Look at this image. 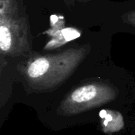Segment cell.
I'll use <instances>...</instances> for the list:
<instances>
[{
	"mask_svg": "<svg viewBox=\"0 0 135 135\" xmlns=\"http://www.w3.org/2000/svg\"><path fill=\"white\" fill-rule=\"evenodd\" d=\"M92 51L89 44L51 54L31 52L18 60L15 78L24 103L36 111L52 95L85 74L80 69Z\"/></svg>",
	"mask_w": 135,
	"mask_h": 135,
	"instance_id": "obj_2",
	"label": "cell"
},
{
	"mask_svg": "<svg viewBox=\"0 0 135 135\" xmlns=\"http://www.w3.org/2000/svg\"><path fill=\"white\" fill-rule=\"evenodd\" d=\"M81 36V32L79 29L73 27H64L51 36V38L44 46V50L51 51L59 48L70 41L79 38Z\"/></svg>",
	"mask_w": 135,
	"mask_h": 135,
	"instance_id": "obj_4",
	"label": "cell"
},
{
	"mask_svg": "<svg viewBox=\"0 0 135 135\" xmlns=\"http://www.w3.org/2000/svg\"><path fill=\"white\" fill-rule=\"evenodd\" d=\"M0 51L2 58L19 60L32 52L28 23L16 0H0Z\"/></svg>",
	"mask_w": 135,
	"mask_h": 135,
	"instance_id": "obj_3",
	"label": "cell"
},
{
	"mask_svg": "<svg viewBox=\"0 0 135 135\" xmlns=\"http://www.w3.org/2000/svg\"><path fill=\"white\" fill-rule=\"evenodd\" d=\"M99 118L101 119V127L106 133L118 132L124 126V120L121 111L104 109L100 112Z\"/></svg>",
	"mask_w": 135,
	"mask_h": 135,
	"instance_id": "obj_5",
	"label": "cell"
},
{
	"mask_svg": "<svg viewBox=\"0 0 135 135\" xmlns=\"http://www.w3.org/2000/svg\"><path fill=\"white\" fill-rule=\"evenodd\" d=\"M135 100V81L124 76L85 74L49 97L37 110L40 120L59 131L90 123L104 109L124 111Z\"/></svg>",
	"mask_w": 135,
	"mask_h": 135,
	"instance_id": "obj_1",
	"label": "cell"
},
{
	"mask_svg": "<svg viewBox=\"0 0 135 135\" xmlns=\"http://www.w3.org/2000/svg\"><path fill=\"white\" fill-rule=\"evenodd\" d=\"M122 19L124 23L128 24L135 28V9L126 12L122 16Z\"/></svg>",
	"mask_w": 135,
	"mask_h": 135,
	"instance_id": "obj_6",
	"label": "cell"
}]
</instances>
